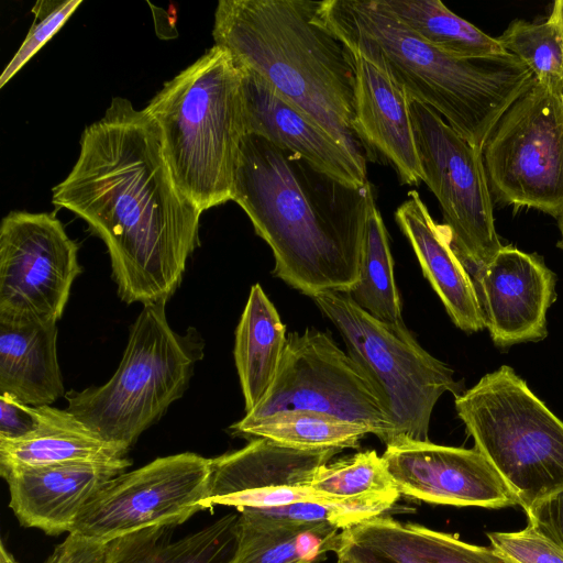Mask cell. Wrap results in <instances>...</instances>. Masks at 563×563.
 <instances>
[{"label":"cell","instance_id":"1","mask_svg":"<svg viewBox=\"0 0 563 563\" xmlns=\"http://www.w3.org/2000/svg\"><path fill=\"white\" fill-rule=\"evenodd\" d=\"M52 203L85 220L106 244L125 303L168 301L199 245L202 211L177 187L150 114L113 97L86 126L79 156Z\"/></svg>","mask_w":563,"mask_h":563},{"label":"cell","instance_id":"2","mask_svg":"<svg viewBox=\"0 0 563 563\" xmlns=\"http://www.w3.org/2000/svg\"><path fill=\"white\" fill-rule=\"evenodd\" d=\"M232 200L271 247L274 274L303 295L350 292L360 279L371 183L350 187L257 134H246Z\"/></svg>","mask_w":563,"mask_h":563},{"label":"cell","instance_id":"3","mask_svg":"<svg viewBox=\"0 0 563 563\" xmlns=\"http://www.w3.org/2000/svg\"><path fill=\"white\" fill-rule=\"evenodd\" d=\"M321 1L220 0L214 45L316 120L364 167L376 161L355 123L350 49L329 29Z\"/></svg>","mask_w":563,"mask_h":563},{"label":"cell","instance_id":"4","mask_svg":"<svg viewBox=\"0 0 563 563\" xmlns=\"http://www.w3.org/2000/svg\"><path fill=\"white\" fill-rule=\"evenodd\" d=\"M320 9L351 53L385 68L410 100L431 108L481 151L503 113L534 79L510 53L466 59L440 52L379 0H324Z\"/></svg>","mask_w":563,"mask_h":563},{"label":"cell","instance_id":"5","mask_svg":"<svg viewBox=\"0 0 563 563\" xmlns=\"http://www.w3.org/2000/svg\"><path fill=\"white\" fill-rule=\"evenodd\" d=\"M145 111L178 189L202 212L232 200L247 131L243 75L231 54L213 45L166 81Z\"/></svg>","mask_w":563,"mask_h":563},{"label":"cell","instance_id":"6","mask_svg":"<svg viewBox=\"0 0 563 563\" xmlns=\"http://www.w3.org/2000/svg\"><path fill=\"white\" fill-rule=\"evenodd\" d=\"M167 301L143 306L113 376L102 386L70 390L67 410L103 440L129 450L188 388L205 343L195 328L169 325Z\"/></svg>","mask_w":563,"mask_h":563},{"label":"cell","instance_id":"7","mask_svg":"<svg viewBox=\"0 0 563 563\" xmlns=\"http://www.w3.org/2000/svg\"><path fill=\"white\" fill-rule=\"evenodd\" d=\"M454 398L475 449L525 512L563 490V421L514 368L501 365Z\"/></svg>","mask_w":563,"mask_h":563},{"label":"cell","instance_id":"8","mask_svg":"<svg viewBox=\"0 0 563 563\" xmlns=\"http://www.w3.org/2000/svg\"><path fill=\"white\" fill-rule=\"evenodd\" d=\"M312 299L375 387L393 423L389 443L399 439L429 441L437 401L446 391L460 395L453 369L428 353L404 322L389 324L375 319L349 292L324 291Z\"/></svg>","mask_w":563,"mask_h":563},{"label":"cell","instance_id":"9","mask_svg":"<svg viewBox=\"0 0 563 563\" xmlns=\"http://www.w3.org/2000/svg\"><path fill=\"white\" fill-rule=\"evenodd\" d=\"M482 156L492 196L563 214V93L533 79L489 132Z\"/></svg>","mask_w":563,"mask_h":563},{"label":"cell","instance_id":"10","mask_svg":"<svg viewBox=\"0 0 563 563\" xmlns=\"http://www.w3.org/2000/svg\"><path fill=\"white\" fill-rule=\"evenodd\" d=\"M284 410H311L366 427L386 445L393 439V423L371 379L328 332L313 328L287 335L273 386L243 420Z\"/></svg>","mask_w":563,"mask_h":563},{"label":"cell","instance_id":"11","mask_svg":"<svg viewBox=\"0 0 563 563\" xmlns=\"http://www.w3.org/2000/svg\"><path fill=\"white\" fill-rule=\"evenodd\" d=\"M410 113L422 181L439 201L455 253L473 272L503 246L482 151L431 108L410 100Z\"/></svg>","mask_w":563,"mask_h":563},{"label":"cell","instance_id":"12","mask_svg":"<svg viewBox=\"0 0 563 563\" xmlns=\"http://www.w3.org/2000/svg\"><path fill=\"white\" fill-rule=\"evenodd\" d=\"M211 459L186 452L158 457L112 478L79 512L71 533L109 543L154 527L178 526L209 494Z\"/></svg>","mask_w":563,"mask_h":563},{"label":"cell","instance_id":"13","mask_svg":"<svg viewBox=\"0 0 563 563\" xmlns=\"http://www.w3.org/2000/svg\"><path fill=\"white\" fill-rule=\"evenodd\" d=\"M81 273L55 213L11 211L0 225V320L57 323Z\"/></svg>","mask_w":563,"mask_h":563},{"label":"cell","instance_id":"14","mask_svg":"<svg viewBox=\"0 0 563 563\" xmlns=\"http://www.w3.org/2000/svg\"><path fill=\"white\" fill-rule=\"evenodd\" d=\"M400 495L429 504L498 509L517 496L477 449L399 439L382 455Z\"/></svg>","mask_w":563,"mask_h":563},{"label":"cell","instance_id":"15","mask_svg":"<svg viewBox=\"0 0 563 563\" xmlns=\"http://www.w3.org/2000/svg\"><path fill=\"white\" fill-rule=\"evenodd\" d=\"M493 342L506 347L548 335L547 312L555 300V275L537 254L506 245L473 271Z\"/></svg>","mask_w":563,"mask_h":563},{"label":"cell","instance_id":"16","mask_svg":"<svg viewBox=\"0 0 563 563\" xmlns=\"http://www.w3.org/2000/svg\"><path fill=\"white\" fill-rule=\"evenodd\" d=\"M131 465L126 457L22 467L2 475L9 507L23 527L48 536L70 532L82 508Z\"/></svg>","mask_w":563,"mask_h":563},{"label":"cell","instance_id":"17","mask_svg":"<svg viewBox=\"0 0 563 563\" xmlns=\"http://www.w3.org/2000/svg\"><path fill=\"white\" fill-rule=\"evenodd\" d=\"M240 68L247 134L265 137L346 186L361 187L368 183L367 168L316 120L258 75Z\"/></svg>","mask_w":563,"mask_h":563},{"label":"cell","instance_id":"18","mask_svg":"<svg viewBox=\"0 0 563 563\" xmlns=\"http://www.w3.org/2000/svg\"><path fill=\"white\" fill-rule=\"evenodd\" d=\"M355 69V123L374 158L396 172L400 184L423 180L410 113V99L385 68L352 53Z\"/></svg>","mask_w":563,"mask_h":563},{"label":"cell","instance_id":"19","mask_svg":"<svg viewBox=\"0 0 563 563\" xmlns=\"http://www.w3.org/2000/svg\"><path fill=\"white\" fill-rule=\"evenodd\" d=\"M351 563H512L493 547L379 515L344 530L334 552Z\"/></svg>","mask_w":563,"mask_h":563},{"label":"cell","instance_id":"20","mask_svg":"<svg viewBox=\"0 0 563 563\" xmlns=\"http://www.w3.org/2000/svg\"><path fill=\"white\" fill-rule=\"evenodd\" d=\"M342 450H303L255 438L244 448L211 459L209 494L212 509L236 496L278 488L310 487L319 468Z\"/></svg>","mask_w":563,"mask_h":563},{"label":"cell","instance_id":"21","mask_svg":"<svg viewBox=\"0 0 563 563\" xmlns=\"http://www.w3.org/2000/svg\"><path fill=\"white\" fill-rule=\"evenodd\" d=\"M395 220L454 324L465 332L484 329V313L473 278L455 253L446 227L433 220L416 189L409 190L407 199L396 209Z\"/></svg>","mask_w":563,"mask_h":563},{"label":"cell","instance_id":"22","mask_svg":"<svg viewBox=\"0 0 563 563\" xmlns=\"http://www.w3.org/2000/svg\"><path fill=\"white\" fill-rule=\"evenodd\" d=\"M56 342V323L0 320V391L35 407L62 397Z\"/></svg>","mask_w":563,"mask_h":563},{"label":"cell","instance_id":"23","mask_svg":"<svg viewBox=\"0 0 563 563\" xmlns=\"http://www.w3.org/2000/svg\"><path fill=\"white\" fill-rule=\"evenodd\" d=\"M37 426L19 439H0V474L32 466L74 461H109L126 457L129 450L110 443L67 409L35 407Z\"/></svg>","mask_w":563,"mask_h":563},{"label":"cell","instance_id":"24","mask_svg":"<svg viewBox=\"0 0 563 563\" xmlns=\"http://www.w3.org/2000/svg\"><path fill=\"white\" fill-rule=\"evenodd\" d=\"M239 514H228L177 540L154 526L108 543L104 563H230L238 544Z\"/></svg>","mask_w":563,"mask_h":563},{"label":"cell","instance_id":"25","mask_svg":"<svg viewBox=\"0 0 563 563\" xmlns=\"http://www.w3.org/2000/svg\"><path fill=\"white\" fill-rule=\"evenodd\" d=\"M286 327L260 284L252 286L235 331L234 361L246 413L267 395L286 347Z\"/></svg>","mask_w":563,"mask_h":563},{"label":"cell","instance_id":"26","mask_svg":"<svg viewBox=\"0 0 563 563\" xmlns=\"http://www.w3.org/2000/svg\"><path fill=\"white\" fill-rule=\"evenodd\" d=\"M341 529L327 522L284 521L239 511L230 563H318L335 552Z\"/></svg>","mask_w":563,"mask_h":563},{"label":"cell","instance_id":"27","mask_svg":"<svg viewBox=\"0 0 563 563\" xmlns=\"http://www.w3.org/2000/svg\"><path fill=\"white\" fill-rule=\"evenodd\" d=\"M397 20L428 44L456 58L507 54L494 38L453 13L440 0H379Z\"/></svg>","mask_w":563,"mask_h":563},{"label":"cell","instance_id":"28","mask_svg":"<svg viewBox=\"0 0 563 563\" xmlns=\"http://www.w3.org/2000/svg\"><path fill=\"white\" fill-rule=\"evenodd\" d=\"M231 429L236 434L265 438L296 449H355L366 427L311 410H284L265 418L241 419Z\"/></svg>","mask_w":563,"mask_h":563},{"label":"cell","instance_id":"29","mask_svg":"<svg viewBox=\"0 0 563 563\" xmlns=\"http://www.w3.org/2000/svg\"><path fill=\"white\" fill-rule=\"evenodd\" d=\"M349 295L375 319L389 324L404 322L389 239L376 205L371 209L365 227L360 279Z\"/></svg>","mask_w":563,"mask_h":563},{"label":"cell","instance_id":"30","mask_svg":"<svg viewBox=\"0 0 563 563\" xmlns=\"http://www.w3.org/2000/svg\"><path fill=\"white\" fill-rule=\"evenodd\" d=\"M310 487L334 499H383L395 504L400 493L385 461L374 450L321 466Z\"/></svg>","mask_w":563,"mask_h":563},{"label":"cell","instance_id":"31","mask_svg":"<svg viewBox=\"0 0 563 563\" xmlns=\"http://www.w3.org/2000/svg\"><path fill=\"white\" fill-rule=\"evenodd\" d=\"M542 85L563 93V42L555 23L515 20L497 38Z\"/></svg>","mask_w":563,"mask_h":563},{"label":"cell","instance_id":"32","mask_svg":"<svg viewBox=\"0 0 563 563\" xmlns=\"http://www.w3.org/2000/svg\"><path fill=\"white\" fill-rule=\"evenodd\" d=\"M395 504L383 499H332L300 501L269 508H243L254 515L295 522H327L344 530L366 519L384 515Z\"/></svg>","mask_w":563,"mask_h":563},{"label":"cell","instance_id":"33","mask_svg":"<svg viewBox=\"0 0 563 563\" xmlns=\"http://www.w3.org/2000/svg\"><path fill=\"white\" fill-rule=\"evenodd\" d=\"M81 2V0H41L34 4L32 8L33 24L20 48L0 76V88L53 37Z\"/></svg>","mask_w":563,"mask_h":563},{"label":"cell","instance_id":"34","mask_svg":"<svg viewBox=\"0 0 563 563\" xmlns=\"http://www.w3.org/2000/svg\"><path fill=\"white\" fill-rule=\"evenodd\" d=\"M490 547L512 563H563V550L528 523L515 532H486Z\"/></svg>","mask_w":563,"mask_h":563},{"label":"cell","instance_id":"35","mask_svg":"<svg viewBox=\"0 0 563 563\" xmlns=\"http://www.w3.org/2000/svg\"><path fill=\"white\" fill-rule=\"evenodd\" d=\"M37 426L35 406L20 402L8 393L0 394V439H19Z\"/></svg>","mask_w":563,"mask_h":563},{"label":"cell","instance_id":"36","mask_svg":"<svg viewBox=\"0 0 563 563\" xmlns=\"http://www.w3.org/2000/svg\"><path fill=\"white\" fill-rule=\"evenodd\" d=\"M108 543H101L69 532L44 563H104Z\"/></svg>","mask_w":563,"mask_h":563},{"label":"cell","instance_id":"37","mask_svg":"<svg viewBox=\"0 0 563 563\" xmlns=\"http://www.w3.org/2000/svg\"><path fill=\"white\" fill-rule=\"evenodd\" d=\"M526 515L528 523L563 550V490L543 499Z\"/></svg>","mask_w":563,"mask_h":563},{"label":"cell","instance_id":"38","mask_svg":"<svg viewBox=\"0 0 563 563\" xmlns=\"http://www.w3.org/2000/svg\"><path fill=\"white\" fill-rule=\"evenodd\" d=\"M556 25L563 42V0H556L549 16Z\"/></svg>","mask_w":563,"mask_h":563},{"label":"cell","instance_id":"39","mask_svg":"<svg viewBox=\"0 0 563 563\" xmlns=\"http://www.w3.org/2000/svg\"><path fill=\"white\" fill-rule=\"evenodd\" d=\"M0 563H18L12 554L7 550L3 542L0 544Z\"/></svg>","mask_w":563,"mask_h":563},{"label":"cell","instance_id":"40","mask_svg":"<svg viewBox=\"0 0 563 563\" xmlns=\"http://www.w3.org/2000/svg\"><path fill=\"white\" fill-rule=\"evenodd\" d=\"M558 220H559V227H560V230H561L562 247H563V214Z\"/></svg>","mask_w":563,"mask_h":563},{"label":"cell","instance_id":"41","mask_svg":"<svg viewBox=\"0 0 563 563\" xmlns=\"http://www.w3.org/2000/svg\"><path fill=\"white\" fill-rule=\"evenodd\" d=\"M335 563H351V562L345 561V560H343V559H338Z\"/></svg>","mask_w":563,"mask_h":563}]
</instances>
